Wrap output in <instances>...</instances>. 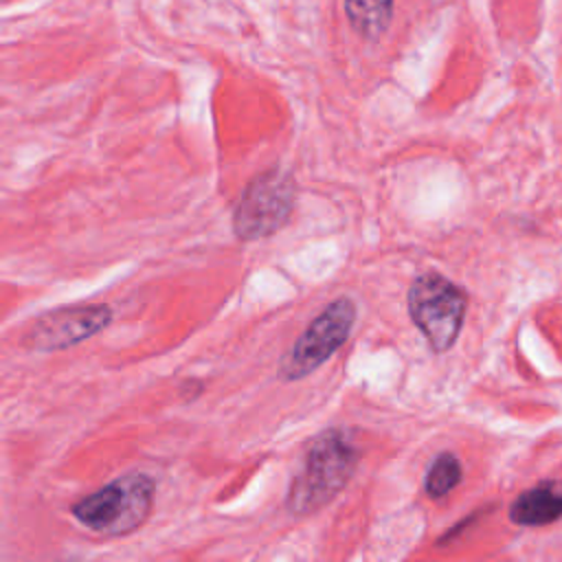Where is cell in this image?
I'll use <instances>...</instances> for the list:
<instances>
[{"label": "cell", "instance_id": "7", "mask_svg": "<svg viewBox=\"0 0 562 562\" xmlns=\"http://www.w3.org/2000/svg\"><path fill=\"white\" fill-rule=\"evenodd\" d=\"M562 518V490L558 483H540L525 490L509 505V520L525 527H540Z\"/></svg>", "mask_w": 562, "mask_h": 562}, {"label": "cell", "instance_id": "9", "mask_svg": "<svg viewBox=\"0 0 562 562\" xmlns=\"http://www.w3.org/2000/svg\"><path fill=\"white\" fill-rule=\"evenodd\" d=\"M461 481V461L452 452H441L428 468L424 490L430 498L446 496Z\"/></svg>", "mask_w": 562, "mask_h": 562}, {"label": "cell", "instance_id": "5", "mask_svg": "<svg viewBox=\"0 0 562 562\" xmlns=\"http://www.w3.org/2000/svg\"><path fill=\"white\" fill-rule=\"evenodd\" d=\"M353 323L356 303L347 296L331 301L281 358L279 378L299 380L318 369L347 342Z\"/></svg>", "mask_w": 562, "mask_h": 562}, {"label": "cell", "instance_id": "8", "mask_svg": "<svg viewBox=\"0 0 562 562\" xmlns=\"http://www.w3.org/2000/svg\"><path fill=\"white\" fill-rule=\"evenodd\" d=\"M393 0H345V13L351 29L364 40L380 37L391 22Z\"/></svg>", "mask_w": 562, "mask_h": 562}, {"label": "cell", "instance_id": "2", "mask_svg": "<svg viewBox=\"0 0 562 562\" xmlns=\"http://www.w3.org/2000/svg\"><path fill=\"white\" fill-rule=\"evenodd\" d=\"M156 483L149 474H123L70 507V514L90 531L125 536L138 529L149 516Z\"/></svg>", "mask_w": 562, "mask_h": 562}, {"label": "cell", "instance_id": "3", "mask_svg": "<svg viewBox=\"0 0 562 562\" xmlns=\"http://www.w3.org/2000/svg\"><path fill=\"white\" fill-rule=\"evenodd\" d=\"M465 307V292L439 272H424L408 288V314L437 353L459 338Z\"/></svg>", "mask_w": 562, "mask_h": 562}, {"label": "cell", "instance_id": "4", "mask_svg": "<svg viewBox=\"0 0 562 562\" xmlns=\"http://www.w3.org/2000/svg\"><path fill=\"white\" fill-rule=\"evenodd\" d=\"M296 187L285 171L270 169L259 173L255 180L248 182L235 206V235L241 241H255L277 233L290 220Z\"/></svg>", "mask_w": 562, "mask_h": 562}, {"label": "cell", "instance_id": "6", "mask_svg": "<svg viewBox=\"0 0 562 562\" xmlns=\"http://www.w3.org/2000/svg\"><path fill=\"white\" fill-rule=\"evenodd\" d=\"M112 321V310L105 303H79L50 310L33 321L24 336V345L35 351H57L72 347Z\"/></svg>", "mask_w": 562, "mask_h": 562}, {"label": "cell", "instance_id": "1", "mask_svg": "<svg viewBox=\"0 0 562 562\" xmlns=\"http://www.w3.org/2000/svg\"><path fill=\"white\" fill-rule=\"evenodd\" d=\"M360 452L347 430L318 435L305 457L303 472L294 479L288 494V509L294 516L318 512L353 476Z\"/></svg>", "mask_w": 562, "mask_h": 562}]
</instances>
